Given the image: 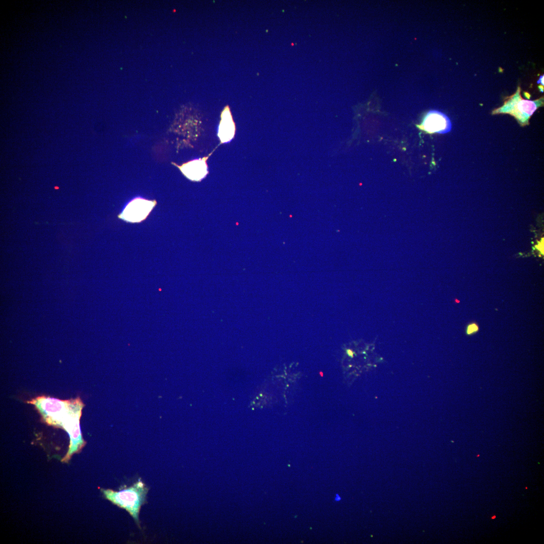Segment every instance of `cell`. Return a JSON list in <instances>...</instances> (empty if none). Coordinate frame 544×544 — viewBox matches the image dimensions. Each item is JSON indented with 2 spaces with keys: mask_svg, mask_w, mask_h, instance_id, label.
Here are the masks:
<instances>
[{
  "mask_svg": "<svg viewBox=\"0 0 544 544\" xmlns=\"http://www.w3.org/2000/svg\"><path fill=\"white\" fill-rule=\"evenodd\" d=\"M479 330L478 325L475 323H472L469 324L467 328L466 333L468 335H470L473 333L476 332Z\"/></svg>",
  "mask_w": 544,
  "mask_h": 544,
  "instance_id": "obj_8",
  "label": "cell"
},
{
  "mask_svg": "<svg viewBox=\"0 0 544 544\" xmlns=\"http://www.w3.org/2000/svg\"><path fill=\"white\" fill-rule=\"evenodd\" d=\"M543 96L534 100L523 98L521 95V88L518 86L516 92L506 97L503 105L494 109L492 114H510L521 126H524L529 124V119L534 112L543 106Z\"/></svg>",
  "mask_w": 544,
  "mask_h": 544,
  "instance_id": "obj_3",
  "label": "cell"
},
{
  "mask_svg": "<svg viewBox=\"0 0 544 544\" xmlns=\"http://www.w3.org/2000/svg\"><path fill=\"white\" fill-rule=\"evenodd\" d=\"M149 488L140 479L132 486L118 492L104 490L105 497L118 507L126 510L140 527L139 513L141 506L146 502Z\"/></svg>",
  "mask_w": 544,
  "mask_h": 544,
  "instance_id": "obj_2",
  "label": "cell"
},
{
  "mask_svg": "<svg viewBox=\"0 0 544 544\" xmlns=\"http://www.w3.org/2000/svg\"><path fill=\"white\" fill-rule=\"evenodd\" d=\"M35 405L47 424L61 427L71 438L70 453L84 444L80 426V420L84 404L80 398L60 400L41 396L28 402Z\"/></svg>",
  "mask_w": 544,
  "mask_h": 544,
  "instance_id": "obj_1",
  "label": "cell"
},
{
  "mask_svg": "<svg viewBox=\"0 0 544 544\" xmlns=\"http://www.w3.org/2000/svg\"><path fill=\"white\" fill-rule=\"evenodd\" d=\"M208 157L193 160L183 164L179 168L182 173L193 181H200L208 174L206 161Z\"/></svg>",
  "mask_w": 544,
  "mask_h": 544,
  "instance_id": "obj_6",
  "label": "cell"
},
{
  "mask_svg": "<svg viewBox=\"0 0 544 544\" xmlns=\"http://www.w3.org/2000/svg\"><path fill=\"white\" fill-rule=\"evenodd\" d=\"M418 127L429 133H445L451 129L449 118L442 112L435 110H430L425 115Z\"/></svg>",
  "mask_w": 544,
  "mask_h": 544,
  "instance_id": "obj_5",
  "label": "cell"
},
{
  "mask_svg": "<svg viewBox=\"0 0 544 544\" xmlns=\"http://www.w3.org/2000/svg\"><path fill=\"white\" fill-rule=\"evenodd\" d=\"M218 136L221 143H227L234 138L235 132V125L228 106L222 112Z\"/></svg>",
  "mask_w": 544,
  "mask_h": 544,
  "instance_id": "obj_7",
  "label": "cell"
},
{
  "mask_svg": "<svg viewBox=\"0 0 544 544\" xmlns=\"http://www.w3.org/2000/svg\"><path fill=\"white\" fill-rule=\"evenodd\" d=\"M320 374L321 376H323V373L322 372H320Z\"/></svg>",
  "mask_w": 544,
  "mask_h": 544,
  "instance_id": "obj_9",
  "label": "cell"
},
{
  "mask_svg": "<svg viewBox=\"0 0 544 544\" xmlns=\"http://www.w3.org/2000/svg\"><path fill=\"white\" fill-rule=\"evenodd\" d=\"M156 204V200L134 198L126 206L118 218L129 222H141L147 218Z\"/></svg>",
  "mask_w": 544,
  "mask_h": 544,
  "instance_id": "obj_4",
  "label": "cell"
}]
</instances>
